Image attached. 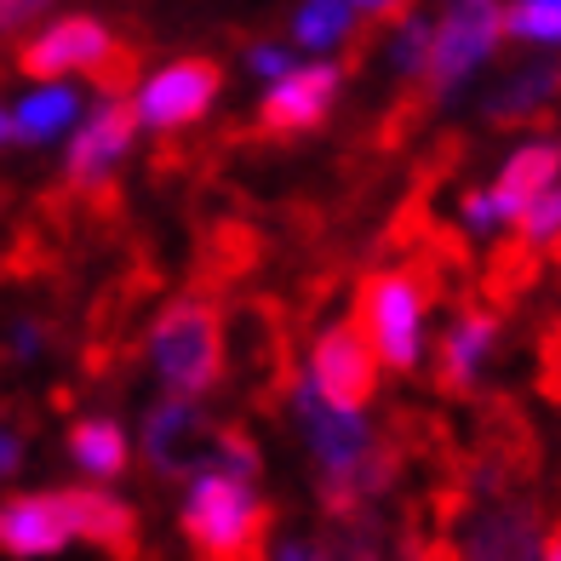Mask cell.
I'll return each mask as SVG.
<instances>
[{"label":"cell","instance_id":"6da1fadb","mask_svg":"<svg viewBox=\"0 0 561 561\" xmlns=\"http://www.w3.org/2000/svg\"><path fill=\"white\" fill-rule=\"evenodd\" d=\"M280 396H287V413H293L298 436H304V447H310L316 470H321V499L333 516H350V510H362L373 493L390 488L396 453L378 447L362 407L327 401L310 378H293Z\"/></svg>","mask_w":561,"mask_h":561},{"label":"cell","instance_id":"7a4b0ae2","mask_svg":"<svg viewBox=\"0 0 561 561\" xmlns=\"http://www.w3.org/2000/svg\"><path fill=\"white\" fill-rule=\"evenodd\" d=\"M144 362L161 378L167 396H190V401L213 396L224 385V367H229L218 304H207V298L161 304L156 321H149V339H144Z\"/></svg>","mask_w":561,"mask_h":561},{"label":"cell","instance_id":"3957f363","mask_svg":"<svg viewBox=\"0 0 561 561\" xmlns=\"http://www.w3.org/2000/svg\"><path fill=\"white\" fill-rule=\"evenodd\" d=\"M178 527L201 556H259L270 545V504L259 499V481L229 470H195L184 476Z\"/></svg>","mask_w":561,"mask_h":561},{"label":"cell","instance_id":"277c9868","mask_svg":"<svg viewBox=\"0 0 561 561\" xmlns=\"http://www.w3.org/2000/svg\"><path fill=\"white\" fill-rule=\"evenodd\" d=\"M436 304V280L424 270H373L355 293V327L373 344L378 367L413 373L424 362V321Z\"/></svg>","mask_w":561,"mask_h":561},{"label":"cell","instance_id":"5b68a950","mask_svg":"<svg viewBox=\"0 0 561 561\" xmlns=\"http://www.w3.org/2000/svg\"><path fill=\"white\" fill-rule=\"evenodd\" d=\"M504 41V7L499 0H447L442 23H430V64L419 92L447 98L499 53Z\"/></svg>","mask_w":561,"mask_h":561},{"label":"cell","instance_id":"8992f818","mask_svg":"<svg viewBox=\"0 0 561 561\" xmlns=\"http://www.w3.org/2000/svg\"><path fill=\"white\" fill-rule=\"evenodd\" d=\"M224 436H229V424L207 419L190 396H167V401H156L144 413L138 447H144V465L156 470V476L184 481L195 470H218Z\"/></svg>","mask_w":561,"mask_h":561},{"label":"cell","instance_id":"52a82bcc","mask_svg":"<svg viewBox=\"0 0 561 561\" xmlns=\"http://www.w3.org/2000/svg\"><path fill=\"white\" fill-rule=\"evenodd\" d=\"M224 98V64L213 58H172L133 87V115L144 133H190Z\"/></svg>","mask_w":561,"mask_h":561},{"label":"cell","instance_id":"ba28073f","mask_svg":"<svg viewBox=\"0 0 561 561\" xmlns=\"http://www.w3.org/2000/svg\"><path fill=\"white\" fill-rule=\"evenodd\" d=\"M115 58H121V46L110 35V23L69 12V18L41 23L35 35H23L18 75L23 81H75V75H110Z\"/></svg>","mask_w":561,"mask_h":561},{"label":"cell","instance_id":"9c48e42d","mask_svg":"<svg viewBox=\"0 0 561 561\" xmlns=\"http://www.w3.org/2000/svg\"><path fill=\"white\" fill-rule=\"evenodd\" d=\"M344 92V64L333 58H310V64H293L280 69L275 81H264V98H259V133L270 138H304L333 115Z\"/></svg>","mask_w":561,"mask_h":561},{"label":"cell","instance_id":"30bf717a","mask_svg":"<svg viewBox=\"0 0 561 561\" xmlns=\"http://www.w3.org/2000/svg\"><path fill=\"white\" fill-rule=\"evenodd\" d=\"M138 115H133V98H121L110 92L104 104H92L81 110V121L69 126V149H64V178L75 190H98L104 178L121 172V161L133 156V144H138Z\"/></svg>","mask_w":561,"mask_h":561},{"label":"cell","instance_id":"8fae6325","mask_svg":"<svg viewBox=\"0 0 561 561\" xmlns=\"http://www.w3.org/2000/svg\"><path fill=\"white\" fill-rule=\"evenodd\" d=\"M304 378L327 396V401H339V407H367L378 401V378H385V367H378V355L373 344L362 339V327L355 321H333V327H321L310 355H304Z\"/></svg>","mask_w":561,"mask_h":561},{"label":"cell","instance_id":"7c38bea8","mask_svg":"<svg viewBox=\"0 0 561 561\" xmlns=\"http://www.w3.org/2000/svg\"><path fill=\"white\" fill-rule=\"evenodd\" d=\"M545 516L533 499H493L476 504L470 522L458 527V556L481 561H516V556H545Z\"/></svg>","mask_w":561,"mask_h":561},{"label":"cell","instance_id":"4fadbf2b","mask_svg":"<svg viewBox=\"0 0 561 561\" xmlns=\"http://www.w3.org/2000/svg\"><path fill=\"white\" fill-rule=\"evenodd\" d=\"M75 545L64 493H18L0 504V556L12 561H46Z\"/></svg>","mask_w":561,"mask_h":561},{"label":"cell","instance_id":"5bb4252c","mask_svg":"<svg viewBox=\"0 0 561 561\" xmlns=\"http://www.w3.org/2000/svg\"><path fill=\"white\" fill-rule=\"evenodd\" d=\"M499 344V310H481V304H470V310H458L447 321V333L436 344V385L447 396H465L481 367H488V355Z\"/></svg>","mask_w":561,"mask_h":561},{"label":"cell","instance_id":"9a60e30c","mask_svg":"<svg viewBox=\"0 0 561 561\" xmlns=\"http://www.w3.org/2000/svg\"><path fill=\"white\" fill-rule=\"evenodd\" d=\"M64 516L75 545H92V550H133L138 539V516L133 504L110 493V481H87V488H64Z\"/></svg>","mask_w":561,"mask_h":561},{"label":"cell","instance_id":"2e32d148","mask_svg":"<svg viewBox=\"0 0 561 561\" xmlns=\"http://www.w3.org/2000/svg\"><path fill=\"white\" fill-rule=\"evenodd\" d=\"M12 115V138L46 149V144H64L69 126L81 121V87L75 81H30V92L7 110Z\"/></svg>","mask_w":561,"mask_h":561},{"label":"cell","instance_id":"e0dca14e","mask_svg":"<svg viewBox=\"0 0 561 561\" xmlns=\"http://www.w3.org/2000/svg\"><path fill=\"white\" fill-rule=\"evenodd\" d=\"M556 98H561V58L522 64L488 92V121L493 126H527V121H539Z\"/></svg>","mask_w":561,"mask_h":561},{"label":"cell","instance_id":"ac0fdd59","mask_svg":"<svg viewBox=\"0 0 561 561\" xmlns=\"http://www.w3.org/2000/svg\"><path fill=\"white\" fill-rule=\"evenodd\" d=\"M69 465L87 481H121L133 465V436L115 419H75L69 424Z\"/></svg>","mask_w":561,"mask_h":561},{"label":"cell","instance_id":"d6986e66","mask_svg":"<svg viewBox=\"0 0 561 561\" xmlns=\"http://www.w3.org/2000/svg\"><path fill=\"white\" fill-rule=\"evenodd\" d=\"M556 178H561V144H522L516 156L504 161L499 184H493L488 195H493V207H499V213H504V224H510V218H516L533 195L550 190Z\"/></svg>","mask_w":561,"mask_h":561},{"label":"cell","instance_id":"ffe728a7","mask_svg":"<svg viewBox=\"0 0 561 561\" xmlns=\"http://www.w3.org/2000/svg\"><path fill=\"white\" fill-rule=\"evenodd\" d=\"M355 35V7L350 0H304L293 12V46L310 58H327Z\"/></svg>","mask_w":561,"mask_h":561},{"label":"cell","instance_id":"44dd1931","mask_svg":"<svg viewBox=\"0 0 561 561\" xmlns=\"http://www.w3.org/2000/svg\"><path fill=\"white\" fill-rule=\"evenodd\" d=\"M504 35L522 46H561V0H510Z\"/></svg>","mask_w":561,"mask_h":561},{"label":"cell","instance_id":"7402d4cb","mask_svg":"<svg viewBox=\"0 0 561 561\" xmlns=\"http://www.w3.org/2000/svg\"><path fill=\"white\" fill-rule=\"evenodd\" d=\"M390 69L401 75L407 87H419L424 81V64H430V18H396V30H390Z\"/></svg>","mask_w":561,"mask_h":561},{"label":"cell","instance_id":"603a6c76","mask_svg":"<svg viewBox=\"0 0 561 561\" xmlns=\"http://www.w3.org/2000/svg\"><path fill=\"white\" fill-rule=\"evenodd\" d=\"M7 350H12V362H18V367H30V362H41V355L53 350V333H46V321L23 316V321H12V333H7Z\"/></svg>","mask_w":561,"mask_h":561},{"label":"cell","instance_id":"cb8c5ba5","mask_svg":"<svg viewBox=\"0 0 561 561\" xmlns=\"http://www.w3.org/2000/svg\"><path fill=\"white\" fill-rule=\"evenodd\" d=\"M298 58H293V46H280V41H252L247 46V75L252 81H275L280 69H293Z\"/></svg>","mask_w":561,"mask_h":561},{"label":"cell","instance_id":"d4e9b609","mask_svg":"<svg viewBox=\"0 0 561 561\" xmlns=\"http://www.w3.org/2000/svg\"><path fill=\"white\" fill-rule=\"evenodd\" d=\"M458 218H465L470 236H499V229H504V213L493 207L488 190H470L465 201H458Z\"/></svg>","mask_w":561,"mask_h":561},{"label":"cell","instance_id":"484cf974","mask_svg":"<svg viewBox=\"0 0 561 561\" xmlns=\"http://www.w3.org/2000/svg\"><path fill=\"white\" fill-rule=\"evenodd\" d=\"M58 0H0V35H18V30H30L35 18H46Z\"/></svg>","mask_w":561,"mask_h":561},{"label":"cell","instance_id":"4316f807","mask_svg":"<svg viewBox=\"0 0 561 561\" xmlns=\"http://www.w3.org/2000/svg\"><path fill=\"white\" fill-rule=\"evenodd\" d=\"M355 7V18H373V23H396L407 7H413V0H350Z\"/></svg>","mask_w":561,"mask_h":561},{"label":"cell","instance_id":"83f0119b","mask_svg":"<svg viewBox=\"0 0 561 561\" xmlns=\"http://www.w3.org/2000/svg\"><path fill=\"white\" fill-rule=\"evenodd\" d=\"M23 465V436L18 430H0V476H12Z\"/></svg>","mask_w":561,"mask_h":561},{"label":"cell","instance_id":"f1b7e54d","mask_svg":"<svg viewBox=\"0 0 561 561\" xmlns=\"http://www.w3.org/2000/svg\"><path fill=\"white\" fill-rule=\"evenodd\" d=\"M270 556H287V561H310V556H321L316 545H304V539H287V545H275Z\"/></svg>","mask_w":561,"mask_h":561},{"label":"cell","instance_id":"f546056e","mask_svg":"<svg viewBox=\"0 0 561 561\" xmlns=\"http://www.w3.org/2000/svg\"><path fill=\"white\" fill-rule=\"evenodd\" d=\"M0 144H12V115L0 110Z\"/></svg>","mask_w":561,"mask_h":561}]
</instances>
